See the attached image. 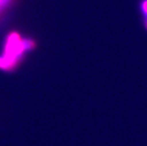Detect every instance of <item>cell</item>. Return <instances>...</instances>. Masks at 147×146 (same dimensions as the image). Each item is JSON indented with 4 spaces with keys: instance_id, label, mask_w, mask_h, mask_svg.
I'll return each instance as SVG.
<instances>
[{
    "instance_id": "6da1fadb",
    "label": "cell",
    "mask_w": 147,
    "mask_h": 146,
    "mask_svg": "<svg viewBox=\"0 0 147 146\" xmlns=\"http://www.w3.org/2000/svg\"><path fill=\"white\" fill-rule=\"evenodd\" d=\"M34 46H35V42L32 39L22 38L18 32H11L8 34L6 38L3 56L16 67L25 52L34 48Z\"/></svg>"
},
{
    "instance_id": "7a4b0ae2",
    "label": "cell",
    "mask_w": 147,
    "mask_h": 146,
    "mask_svg": "<svg viewBox=\"0 0 147 146\" xmlns=\"http://www.w3.org/2000/svg\"><path fill=\"white\" fill-rule=\"evenodd\" d=\"M140 8H142V15L145 18H147V0H142V4H140Z\"/></svg>"
},
{
    "instance_id": "3957f363",
    "label": "cell",
    "mask_w": 147,
    "mask_h": 146,
    "mask_svg": "<svg viewBox=\"0 0 147 146\" xmlns=\"http://www.w3.org/2000/svg\"><path fill=\"white\" fill-rule=\"evenodd\" d=\"M10 2H11V0H0V11H1Z\"/></svg>"
},
{
    "instance_id": "277c9868",
    "label": "cell",
    "mask_w": 147,
    "mask_h": 146,
    "mask_svg": "<svg viewBox=\"0 0 147 146\" xmlns=\"http://www.w3.org/2000/svg\"><path fill=\"white\" fill-rule=\"evenodd\" d=\"M144 25H145V28L147 29V18H145V20H144Z\"/></svg>"
}]
</instances>
